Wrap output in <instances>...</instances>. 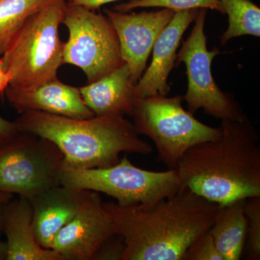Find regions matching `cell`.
I'll list each match as a JSON object with an SVG mask.
<instances>
[{
  "instance_id": "ac0fdd59",
  "label": "cell",
  "mask_w": 260,
  "mask_h": 260,
  "mask_svg": "<svg viewBox=\"0 0 260 260\" xmlns=\"http://www.w3.org/2000/svg\"><path fill=\"white\" fill-rule=\"evenodd\" d=\"M229 26L220 37L222 45L234 38L260 37V8L251 0H220Z\"/></svg>"
},
{
  "instance_id": "83f0119b",
  "label": "cell",
  "mask_w": 260,
  "mask_h": 260,
  "mask_svg": "<svg viewBox=\"0 0 260 260\" xmlns=\"http://www.w3.org/2000/svg\"><path fill=\"white\" fill-rule=\"evenodd\" d=\"M13 198H14V194H9V193L0 192V203H6V202L9 201Z\"/></svg>"
},
{
  "instance_id": "5bb4252c",
  "label": "cell",
  "mask_w": 260,
  "mask_h": 260,
  "mask_svg": "<svg viewBox=\"0 0 260 260\" xmlns=\"http://www.w3.org/2000/svg\"><path fill=\"white\" fill-rule=\"evenodd\" d=\"M88 190L58 185L36 194L30 200L32 227L38 243L51 249L57 233L72 220L83 205Z\"/></svg>"
},
{
  "instance_id": "ba28073f",
  "label": "cell",
  "mask_w": 260,
  "mask_h": 260,
  "mask_svg": "<svg viewBox=\"0 0 260 260\" xmlns=\"http://www.w3.org/2000/svg\"><path fill=\"white\" fill-rule=\"evenodd\" d=\"M62 24L69 32L68 42L64 43L63 64L83 70L88 83L124 64L117 35L106 15L68 3Z\"/></svg>"
},
{
  "instance_id": "3957f363",
  "label": "cell",
  "mask_w": 260,
  "mask_h": 260,
  "mask_svg": "<svg viewBox=\"0 0 260 260\" xmlns=\"http://www.w3.org/2000/svg\"><path fill=\"white\" fill-rule=\"evenodd\" d=\"M19 132L50 140L64 155L63 164L74 169L106 168L119 161L121 153L149 155L153 147L142 140L133 123L124 116L73 119L41 112L20 114Z\"/></svg>"
},
{
  "instance_id": "44dd1931",
  "label": "cell",
  "mask_w": 260,
  "mask_h": 260,
  "mask_svg": "<svg viewBox=\"0 0 260 260\" xmlns=\"http://www.w3.org/2000/svg\"><path fill=\"white\" fill-rule=\"evenodd\" d=\"M244 212L247 219V259H260V196L246 198Z\"/></svg>"
},
{
  "instance_id": "d4e9b609",
  "label": "cell",
  "mask_w": 260,
  "mask_h": 260,
  "mask_svg": "<svg viewBox=\"0 0 260 260\" xmlns=\"http://www.w3.org/2000/svg\"><path fill=\"white\" fill-rule=\"evenodd\" d=\"M120 0H69L70 4L79 5L88 9L95 10L104 6V5Z\"/></svg>"
},
{
  "instance_id": "277c9868",
  "label": "cell",
  "mask_w": 260,
  "mask_h": 260,
  "mask_svg": "<svg viewBox=\"0 0 260 260\" xmlns=\"http://www.w3.org/2000/svg\"><path fill=\"white\" fill-rule=\"evenodd\" d=\"M66 0H48L32 13L2 58L8 86L31 88L57 78L63 64L64 42L59 37Z\"/></svg>"
},
{
  "instance_id": "e0dca14e",
  "label": "cell",
  "mask_w": 260,
  "mask_h": 260,
  "mask_svg": "<svg viewBox=\"0 0 260 260\" xmlns=\"http://www.w3.org/2000/svg\"><path fill=\"white\" fill-rule=\"evenodd\" d=\"M245 200L219 205L209 229L217 249L223 260L242 257L247 237V219L244 212Z\"/></svg>"
},
{
  "instance_id": "d6986e66",
  "label": "cell",
  "mask_w": 260,
  "mask_h": 260,
  "mask_svg": "<svg viewBox=\"0 0 260 260\" xmlns=\"http://www.w3.org/2000/svg\"><path fill=\"white\" fill-rule=\"evenodd\" d=\"M48 0H0V55L29 17Z\"/></svg>"
},
{
  "instance_id": "2e32d148",
  "label": "cell",
  "mask_w": 260,
  "mask_h": 260,
  "mask_svg": "<svg viewBox=\"0 0 260 260\" xmlns=\"http://www.w3.org/2000/svg\"><path fill=\"white\" fill-rule=\"evenodd\" d=\"M135 84L127 65L79 88L83 102L95 116H132Z\"/></svg>"
},
{
  "instance_id": "30bf717a",
  "label": "cell",
  "mask_w": 260,
  "mask_h": 260,
  "mask_svg": "<svg viewBox=\"0 0 260 260\" xmlns=\"http://www.w3.org/2000/svg\"><path fill=\"white\" fill-rule=\"evenodd\" d=\"M104 13L115 30L121 58L136 85L146 69L154 44L176 12L161 8L156 11L124 13L105 8Z\"/></svg>"
},
{
  "instance_id": "4fadbf2b",
  "label": "cell",
  "mask_w": 260,
  "mask_h": 260,
  "mask_svg": "<svg viewBox=\"0 0 260 260\" xmlns=\"http://www.w3.org/2000/svg\"><path fill=\"white\" fill-rule=\"evenodd\" d=\"M5 95L19 114L41 112L73 119L95 116L83 102L79 88L67 85L58 78L31 88L8 86Z\"/></svg>"
},
{
  "instance_id": "52a82bcc",
  "label": "cell",
  "mask_w": 260,
  "mask_h": 260,
  "mask_svg": "<svg viewBox=\"0 0 260 260\" xmlns=\"http://www.w3.org/2000/svg\"><path fill=\"white\" fill-rule=\"evenodd\" d=\"M64 155L45 138L18 132L0 140V192L30 199L60 185Z\"/></svg>"
},
{
  "instance_id": "9c48e42d",
  "label": "cell",
  "mask_w": 260,
  "mask_h": 260,
  "mask_svg": "<svg viewBox=\"0 0 260 260\" xmlns=\"http://www.w3.org/2000/svg\"><path fill=\"white\" fill-rule=\"evenodd\" d=\"M208 9L201 8L194 20L189 37L182 43L177 54V64H185L187 90L184 96L188 111L194 114L203 109L215 119L243 121L247 116L234 95L225 93L214 80L212 62L220 54L218 48L208 51L205 24Z\"/></svg>"
},
{
  "instance_id": "ffe728a7",
  "label": "cell",
  "mask_w": 260,
  "mask_h": 260,
  "mask_svg": "<svg viewBox=\"0 0 260 260\" xmlns=\"http://www.w3.org/2000/svg\"><path fill=\"white\" fill-rule=\"evenodd\" d=\"M145 8H167L175 12L205 8L225 14L220 0H129L115 5L113 10L126 13Z\"/></svg>"
},
{
  "instance_id": "5b68a950",
  "label": "cell",
  "mask_w": 260,
  "mask_h": 260,
  "mask_svg": "<svg viewBox=\"0 0 260 260\" xmlns=\"http://www.w3.org/2000/svg\"><path fill=\"white\" fill-rule=\"evenodd\" d=\"M184 96L152 95L136 99L132 117L138 135L153 140L158 160L169 169H177L191 147L219 138L220 128L212 127L198 120L182 106Z\"/></svg>"
},
{
  "instance_id": "8992f818",
  "label": "cell",
  "mask_w": 260,
  "mask_h": 260,
  "mask_svg": "<svg viewBox=\"0 0 260 260\" xmlns=\"http://www.w3.org/2000/svg\"><path fill=\"white\" fill-rule=\"evenodd\" d=\"M61 185L97 191L112 197L121 205L150 206L184 186L177 169L153 172L135 167L126 155L115 165L79 169L63 164Z\"/></svg>"
},
{
  "instance_id": "8fae6325",
  "label": "cell",
  "mask_w": 260,
  "mask_h": 260,
  "mask_svg": "<svg viewBox=\"0 0 260 260\" xmlns=\"http://www.w3.org/2000/svg\"><path fill=\"white\" fill-rule=\"evenodd\" d=\"M103 203L100 193L88 190L74 218L57 233L51 249L62 260L93 259L103 244L115 234Z\"/></svg>"
},
{
  "instance_id": "4316f807",
  "label": "cell",
  "mask_w": 260,
  "mask_h": 260,
  "mask_svg": "<svg viewBox=\"0 0 260 260\" xmlns=\"http://www.w3.org/2000/svg\"><path fill=\"white\" fill-rule=\"evenodd\" d=\"M4 203H0V260H7L8 257V247L6 242L2 240V234L3 232V207Z\"/></svg>"
},
{
  "instance_id": "603a6c76",
  "label": "cell",
  "mask_w": 260,
  "mask_h": 260,
  "mask_svg": "<svg viewBox=\"0 0 260 260\" xmlns=\"http://www.w3.org/2000/svg\"><path fill=\"white\" fill-rule=\"evenodd\" d=\"M124 249L125 245L123 239L114 234L103 244L93 259L122 260Z\"/></svg>"
},
{
  "instance_id": "7c38bea8",
  "label": "cell",
  "mask_w": 260,
  "mask_h": 260,
  "mask_svg": "<svg viewBox=\"0 0 260 260\" xmlns=\"http://www.w3.org/2000/svg\"><path fill=\"white\" fill-rule=\"evenodd\" d=\"M199 10L176 12L154 44L151 63L135 85L136 99L169 94L171 87L168 78L176 66L178 48L183 35L194 21Z\"/></svg>"
},
{
  "instance_id": "484cf974",
  "label": "cell",
  "mask_w": 260,
  "mask_h": 260,
  "mask_svg": "<svg viewBox=\"0 0 260 260\" xmlns=\"http://www.w3.org/2000/svg\"><path fill=\"white\" fill-rule=\"evenodd\" d=\"M10 78L9 75L3 70V61L0 59V98L4 97L5 91L9 85Z\"/></svg>"
},
{
  "instance_id": "9a60e30c",
  "label": "cell",
  "mask_w": 260,
  "mask_h": 260,
  "mask_svg": "<svg viewBox=\"0 0 260 260\" xmlns=\"http://www.w3.org/2000/svg\"><path fill=\"white\" fill-rule=\"evenodd\" d=\"M3 227L7 238V260H62L56 251L44 249L38 243L28 198L19 196L3 204Z\"/></svg>"
},
{
  "instance_id": "6da1fadb",
  "label": "cell",
  "mask_w": 260,
  "mask_h": 260,
  "mask_svg": "<svg viewBox=\"0 0 260 260\" xmlns=\"http://www.w3.org/2000/svg\"><path fill=\"white\" fill-rule=\"evenodd\" d=\"M125 245L122 260H182L212 226L219 205L186 186L153 205L103 203Z\"/></svg>"
},
{
  "instance_id": "7a4b0ae2",
  "label": "cell",
  "mask_w": 260,
  "mask_h": 260,
  "mask_svg": "<svg viewBox=\"0 0 260 260\" xmlns=\"http://www.w3.org/2000/svg\"><path fill=\"white\" fill-rule=\"evenodd\" d=\"M216 139L191 147L178 164L183 184L218 205L260 196L259 136L249 119L221 120Z\"/></svg>"
},
{
  "instance_id": "cb8c5ba5",
  "label": "cell",
  "mask_w": 260,
  "mask_h": 260,
  "mask_svg": "<svg viewBox=\"0 0 260 260\" xmlns=\"http://www.w3.org/2000/svg\"><path fill=\"white\" fill-rule=\"evenodd\" d=\"M18 132V126L15 121L7 120L0 116V140L11 136Z\"/></svg>"
},
{
  "instance_id": "7402d4cb",
  "label": "cell",
  "mask_w": 260,
  "mask_h": 260,
  "mask_svg": "<svg viewBox=\"0 0 260 260\" xmlns=\"http://www.w3.org/2000/svg\"><path fill=\"white\" fill-rule=\"evenodd\" d=\"M182 260H223L209 230L202 234L187 248Z\"/></svg>"
}]
</instances>
